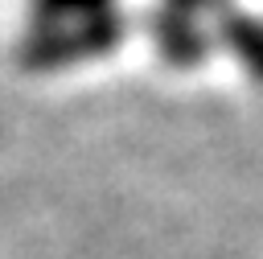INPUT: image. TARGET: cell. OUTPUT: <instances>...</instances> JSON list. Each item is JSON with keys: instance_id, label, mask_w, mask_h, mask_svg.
<instances>
[{"instance_id": "cell-1", "label": "cell", "mask_w": 263, "mask_h": 259, "mask_svg": "<svg viewBox=\"0 0 263 259\" xmlns=\"http://www.w3.org/2000/svg\"><path fill=\"white\" fill-rule=\"evenodd\" d=\"M123 37V16L115 8H103L95 16H74V21H58L45 25L41 33H33L25 41V62L37 70H53L66 62H82L95 53L115 49Z\"/></svg>"}, {"instance_id": "cell-2", "label": "cell", "mask_w": 263, "mask_h": 259, "mask_svg": "<svg viewBox=\"0 0 263 259\" xmlns=\"http://www.w3.org/2000/svg\"><path fill=\"white\" fill-rule=\"evenodd\" d=\"M152 37H156V49H160L168 62H177V66H193V62H201L205 49H210L197 16H185V12L168 8V4H160V8L152 12Z\"/></svg>"}, {"instance_id": "cell-3", "label": "cell", "mask_w": 263, "mask_h": 259, "mask_svg": "<svg viewBox=\"0 0 263 259\" xmlns=\"http://www.w3.org/2000/svg\"><path fill=\"white\" fill-rule=\"evenodd\" d=\"M222 41H226V45L242 58V66L263 82V21L234 12V16L222 21Z\"/></svg>"}, {"instance_id": "cell-4", "label": "cell", "mask_w": 263, "mask_h": 259, "mask_svg": "<svg viewBox=\"0 0 263 259\" xmlns=\"http://www.w3.org/2000/svg\"><path fill=\"white\" fill-rule=\"evenodd\" d=\"M33 8L45 25H58V21H74V16H95V12L111 8V0H33Z\"/></svg>"}, {"instance_id": "cell-5", "label": "cell", "mask_w": 263, "mask_h": 259, "mask_svg": "<svg viewBox=\"0 0 263 259\" xmlns=\"http://www.w3.org/2000/svg\"><path fill=\"white\" fill-rule=\"evenodd\" d=\"M160 4H168V8H177V12H185V16H201V12L214 8L218 0H160Z\"/></svg>"}]
</instances>
